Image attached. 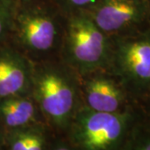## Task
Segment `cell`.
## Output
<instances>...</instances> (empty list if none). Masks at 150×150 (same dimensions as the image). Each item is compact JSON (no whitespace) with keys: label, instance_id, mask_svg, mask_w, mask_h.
Segmentation results:
<instances>
[{"label":"cell","instance_id":"obj_12","mask_svg":"<svg viewBox=\"0 0 150 150\" xmlns=\"http://www.w3.org/2000/svg\"><path fill=\"white\" fill-rule=\"evenodd\" d=\"M18 0H0V44L8 41Z\"/></svg>","mask_w":150,"mask_h":150},{"label":"cell","instance_id":"obj_15","mask_svg":"<svg viewBox=\"0 0 150 150\" xmlns=\"http://www.w3.org/2000/svg\"><path fill=\"white\" fill-rule=\"evenodd\" d=\"M139 105L143 111L145 118L150 122V96L148 97L144 101L139 103Z\"/></svg>","mask_w":150,"mask_h":150},{"label":"cell","instance_id":"obj_9","mask_svg":"<svg viewBox=\"0 0 150 150\" xmlns=\"http://www.w3.org/2000/svg\"><path fill=\"white\" fill-rule=\"evenodd\" d=\"M38 123H45L30 93L0 98V129L2 132Z\"/></svg>","mask_w":150,"mask_h":150},{"label":"cell","instance_id":"obj_14","mask_svg":"<svg viewBox=\"0 0 150 150\" xmlns=\"http://www.w3.org/2000/svg\"><path fill=\"white\" fill-rule=\"evenodd\" d=\"M47 150H74L63 135L56 134L52 137Z\"/></svg>","mask_w":150,"mask_h":150},{"label":"cell","instance_id":"obj_2","mask_svg":"<svg viewBox=\"0 0 150 150\" xmlns=\"http://www.w3.org/2000/svg\"><path fill=\"white\" fill-rule=\"evenodd\" d=\"M65 18L52 0L18 2L8 42L33 63L59 59Z\"/></svg>","mask_w":150,"mask_h":150},{"label":"cell","instance_id":"obj_5","mask_svg":"<svg viewBox=\"0 0 150 150\" xmlns=\"http://www.w3.org/2000/svg\"><path fill=\"white\" fill-rule=\"evenodd\" d=\"M110 40L108 69L139 104L150 96V25Z\"/></svg>","mask_w":150,"mask_h":150},{"label":"cell","instance_id":"obj_16","mask_svg":"<svg viewBox=\"0 0 150 150\" xmlns=\"http://www.w3.org/2000/svg\"><path fill=\"white\" fill-rule=\"evenodd\" d=\"M0 150H5L4 144V138H3V132L0 129Z\"/></svg>","mask_w":150,"mask_h":150},{"label":"cell","instance_id":"obj_8","mask_svg":"<svg viewBox=\"0 0 150 150\" xmlns=\"http://www.w3.org/2000/svg\"><path fill=\"white\" fill-rule=\"evenodd\" d=\"M33 63L8 41L0 44V98L30 93Z\"/></svg>","mask_w":150,"mask_h":150},{"label":"cell","instance_id":"obj_17","mask_svg":"<svg viewBox=\"0 0 150 150\" xmlns=\"http://www.w3.org/2000/svg\"><path fill=\"white\" fill-rule=\"evenodd\" d=\"M149 23L150 25V0L149 1Z\"/></svg>","mask_w":150,"mask_h":150},{"label":"cell","instance_id":"obj_19","mask_svg":"<svg viewBox=\"0 0 150 150\" xmlns=\"http://www.w3.org/2000/svg\"><path fill=\"white\" fill-rule=\"evenodd\" d=\"M147 1H149V0H147Z\"/></svg>","mask_w":150,"mask_h":150},{"label":"cell","instance_id":"obj_11","mask_svg":"<svg viewBox=\"0 0 150 150\" xmlns=\"http://www.w3.org/2000/svg\"><path fill=\"white\" fill-rule=\"evenodd\" d=\"M121 150H150V122L144 113L130 130Z\"/></svg>","mask_w":150,"mask_h":150},{"label":"cell","instance_id":"obj_18","mask_svg":"<svg viewBox=\"0 0 150 150\" xmlns=\"http://www.w3.org/2000/svg\"><path fill=\"white\" fill-rule=\"evenodd\" d=\"M18 2H25V1H28V0H18Z\"/></svg>","mask_w":150,"mask_h":150},{"label":"cell","instance_id":"obj_13","mask_svg":"<svg viewBox=\"0 0 150 150\" xmlns=\"http://www.w3.org/2000/svg\"><path fill=\"white\" fill-rule=\"evenodd\" d=\"M65 16L79 12H88L98 0H52Z\"/></svg>","mask_w":150,"mask_h":150},{"label":"cell","instance_id":"obj_3","mask_svg":"<svg viewBox=\"0 0 150 150\" xmlns=\"http://www.w3.org/2000/svg\"><path fill=\"white\" fill-rule=\"evenodd\" d=\"M142 115L139 104L118 112H97L82 106L63 136L74 150H121Z\"/></svg>","mask_w":150,"mask_h":150},{"label":"cell","instance_id":"obj_7","mask_svg":"<svg viewBox=\"0 0 150 150\" xmlns=\"http://www.w3.org/2000/svg\"><path fill=\"white\" fill-rule=\"evenodd\" d=\"M83 106L97 112H118L138 105L108 69L79 76Z\"/></svg>","mask_w":150,"mask_h":150},{"label":"cell","instance_id":"obj_10","mask_svg":"<svg viewBox=\"0 0 150 150\" xmlns=\"http://www.w3.org/2000/svg\"><path fill=\"white\" fill-rule=\"evenodd\" d=\"M54 133L45 123L3 132L5 150H47Z\"/></svg>","mask_w":150,"mask_h":150},{"label":"cell","instance_id":"obj_4","mask_svg":"<svg viewBox=\"0 0 150 150\" xmlns=\"http://www.w3.org/2000/svg\"><path fill=\"white\" fill-rule=\"evenodd\" d=\"M111 40L88 12L67 15L59 59L79 76L108 69Z\"/></svg>","mask_w":150,"mask_h":150},{"label":"cell","instance_id":"obj_6","mask_svg":"<svg viewBox=\"0 0 150 150\" xmlns=\"http://www.w3.org/2000/svg\"><path fill=\"white\" fill-rule=\"evenodd\" d=\"M88 13L109 38L130 33L149 25L147 0H98Z\"/></svg>","mask_w":150,"mask_h":150},{"label":"cell","instance_id":"obj_1","mask_svg":"<svg viewBox=\"0 0 150 150\" xmlns=\"http://www.w3.org/2000/svg\"><path fill=\"white\" fill-rule=\"evenodd\" d=\"M30 94L45 123L59 135L83 106L79 76L59 58L33 63Z\"/></svg>","mask_w":150,"mask_h":150}]
</instances>
